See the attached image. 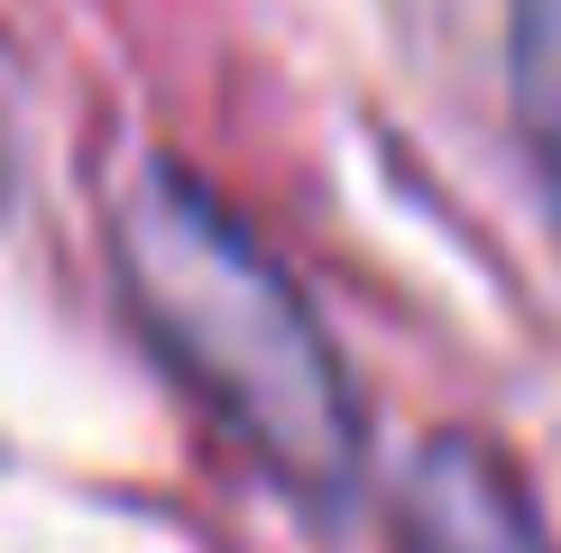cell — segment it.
I'll use <instances>...</instances> for the list:
<instances>
[{
    "instance_id": "6da1fadb",
    "label": "cell",
    "mask_w": 561,
    "mask_h": 553,
    "mask_svg": "<svg viewBox=\"0 0 561 553\" xmlns=\"http://www.w3.org/2000/svg\"><path fill=\"white\" fill-rule=\"evenodd\" d=\"M111 259H121V286L157 360L213 406V425L267 479H286L295 498L359 489L368 425L350 397V369L313 305L295 295V276L213 184L148 157L111 203Z\"/></svg>"
},
{
    "instance_id": "7a4b0ae2",
    "label": "cell",
    "mask_w": 561,
    "mask_h": 553,
    "mask_svg": "<svg viewBox=\"0 0 561 553\" xmlns=\"http://www.w3.org/2000/svg\"><path fill=\"white\" fill-rule=\"evenodd\" d=\"M396 517H405L396 526L405 553H552L525 489L479 443H424L396 489Z\"/></svg>"
},
{
    "instance_id": "3957f363",
    "label": "cell",
    "mask_w": 561,
    "mask_h": 553,
    "mask_svg": "<svg viewBox=\"0 0 561 553\" xmlns=\"http://www.w3.org/2000/svg\"><path fill=\"white\" fill-rule=\"evenodd\" d=\"M506 102H516V138L561 213V0H506Z\"/></svg>"
}]
</instances>
